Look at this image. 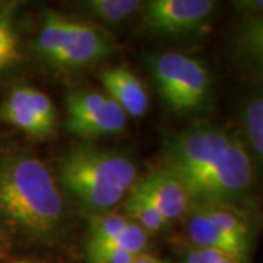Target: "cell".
Segmentation results:
<instances>
[{
	"mask_svg": "<svg viewBox=\"0 0 263 263\" xmlns=\"http://www.w3.org/2000/svg\"><path fill=\"white\" fill-rule=\"evenodd\" d=\"M164 167L184 184L192 208L253 211L259 180L237 130L215 123L189 126L170 139Z\"/></svg>",
	"mask_w": 263,
	"mask_h": 263,
	"instance_id": "6da1fadb",
	"label": "cell"
},
{
	"mask_svg": "<svg viewBox=\"0 0 263 263\" xmlns=\"http://www.w3.org/2000/svg\"><path fill=\"white\" fill-rule=\"evenodd\" d=\"M0 218L19 234L50 243L62 234L66 208L50 170L35 155H0Z\"/></svg>",
	"mask_w": 263,
	"mask_h": 263,
	"instance_id": "7a4b0ae2",
	"label": "cell"
},
{
	"mask_svg": "<svg viewBox=\"0 0 263 263\" xmlns=\"http://www.w3.org/2000/svg\"><path fill=\"white\" fill-rule=\"evenodd\" d=\"M57 177L79 203L103 212L120 203L136 184L138 168L120 152L79 143L59 158Z\"/></svg>",
	"mask_w": 263,
	"mask_h": 263,
	"instance_id": "3957f363",
	"label": "cell"
},
{
	"mask_svg": "<svg viewBox=\"0 0 263 263\" xmlns=\"http://www.w3.org/2000/svg\"><path fill=\"white\" fill-rule=\"evenodd\" d=\"M113 48L110 37L94 25L44 10L35 51L47 65L60 70L84 69L110 56Z\"/></svg>",
	"mask_w": 263,
	"mask_h": 263,
	"instance_id": "277c9868",
	"label": "cell"
},
{
	"mask_svg": "<svg viewBox=\"0 0 263 263\" xmlns=\"http://www.w3.org/2000/svg\"><path fill=\"white\" fill-rule=\"evenodd\" d=\"M161 98L179 116L203 113L212 103V78L200 60L183 53H162L149 60Z\"/></svg>",
	"mask_w": 263,
	"mask_h": 263,
	"instance_id": "5b68a950",
	"label": "cell"
},
{
	"mask_svg": "<svg viewBox=\"0 0 263 263\" xmlns=\"http://www.w3.org/2000/svg\"><path fill=\"white\" fill-rule=\"evenodd\" d=\"M143 25L168 37H195L203 34L214 18L212 0H149L142 3Z\"/></svg>",
	"mask_w": 263,
	"mask_h": 263,
	"instance_id": "8992f818",
	"label": "cell"
},
{
	"mask_svg": "<svg viewBox=\"0 0 263 263\" xmlns=\"http://www.w3.org/2000/svg\"><path fill=\"white\" fill-rule=\"evenodd\" d=\"M186 234L195 247L216 250L230 256L237 263H252L254 249L243 245L226 231L203 206L190 209L186 221Z\"/></svg>",
	"mask_w": 263,
	"mask_h": 263,
	"instance_id": "52a82bcc",
	"label": "cell"
},
{
	"mask_svg": "<svg viewBox=\"0 0 263 263\" xmlns=\"http://www.w3.org/2000/svg\"><path fill=\"white\" fill-rule=\"evenodd\" d=\"M151 202L161 212L170 224L183 216H187L192 209V202L184 184L168 168L155 170L138 180Z\"/></svg>",
	"mask_w": 263,
	"mask_h": 263,
	"instance_id": "ba28073f",
	"label": "cell"
},
{
	"mask_svg": "<svg viewBox=\"0 0 263 263\" xmlns=\"http://www.w3.org/2000/svg\"><path fill=\"white\" fill-rule=\"evenodd\" d=\"M105 95L117 104L126 116L139 119L149 107V97L136 73L126 66L107 67L100 73Z\"/></svg>",
	"mask_w": 263,
	"mask_h": 263,
	"instance_id": "9c48e42d",
	"label": "cell"
},
{
	"mask_svg": "<svg viewBox=\"0 0 263 263\" xmlns=\"http://www.w3.org/2000/svg\"><path fill=\"white\" fill-rule=\"evenodd\" d=\"M237 133L250 154L259 184H263V82L254 86L240 104Z\"/></svg>",
	"mask_w": 263,
	"mask_h": 263,
	"instance_id": "30bf717a",
	"label": "cell"
},
{
	"mask_svg": "<svg viewBox=\"0 0 263 263\" xmlns=\"http://www.w3.org/2000/svg\"><path fill=\"white\" fill-rule=\"evenodd\" d=\"M0 119L35 139H44L53 135L32 108L29 86H18L10 91L0 107Z\"/></svg>",
	"mask_w": 263,
	"mask_h": 263,
	"instance_id": "8fae6325",
	"label": "cell"
},
{
	"mask_svg": "<svg viewBox=\"0 0 263 263\" xmlns=\"http://www.w3.org/2000/svg\"><path fill=\"white\" fill-rule=\"evenodd\" d=\"M235 53L263 76V16L245 18L234 38Z\"/></svg>",
	"mask_w": 263,
	"mask_h": 263,
	"instance_id": "7c38bea8",
	"label": "cell"
},
{
	"mask_svg": "<svg viewBox=\"0 0 263 263\" xmlns=\"http://www.w3.org/2000/svg\"><path fill=\"white\" fill-rule=\"evenodd\" d=\"M126 122H127L126 113L110 97H107L103 107L91 119H88L79 127H76L72 132V135L84 139L108 136L122 132L126 127Z\"/></svg>",
	"mask_w": 263,
	"mask_h": 263,
	"instance_id": "4fadbf2b",
	"label": "cell"
},
{
	"mask_svg": "<svg viewBox=\"0 0 263 263\" xmlns=\"http://www.w3.org/2000/svg\"><path fill=\"white\" fill-rule=\"evenodd\" d=\"M124 211L126 216L132 222L142 227L148 234L149 233H160L168 227V221L161 215V212L151 202V199L146 196L143 189L136 184L129 190V196L124 202Z\"/></svg>",
	"mask_w": 263,
	"mask_h": 263,
	"instance_id": "5bb4252c",
	"label": "cell"
},
{
	"mask_svg": "<svg viewBox=\"0 0 263 263\" xmlns=\"http://www.w3.org/2000/svg\"><path fill=\"white\" fill-rule=\"evenodd\" d=\"M107 95L98 91H72L66 97V127L75 130L91 119L105 103Z\"/></svg>",
	"mask_w": 263,
	"mask_h": 263,
	"instance_id": "9a60e30c",
	"label": "cell"
},
{
	"mask_svg": "<svg viewBox=\"0 0 263 263\" xmlns=\"http://www.w3.org/2000/svg\"><path fill=\"white\" fill-rule=\"evenodd\" d=\"M88 15L107 24H119L132 18L142 8L139 0H88L82 3Z\"/></svg>",
	"mask_w": 263,
	"mask_h": 263,
	"instance_id": "2e32d148",
	"label": "cell"
},
{
	"mask_svg": "<svg viewBox=\"0 0 263 263\" xmlns=\"http://www.w3.org/2000/svg\"><path fill=\"white\" fill-rule=\"evenodd\" d=\"M19 35L10 8L0 10V72L16 66L21 60Z\"/></svg>",
	"mask_w": 263,
	"mask_h": 263,
	"instance_id": "e0dca14e",
	"label": "cell"
},
{
	"mask_svg": "<svg viewBox=\"0 0 263 263\" xmlns=\"http://www.w3.org/2000/svg\"><path fill=\"white\" fill-rule=\"evenodd\" d=\"M130 219L126 215L107 214L94 216L89 222L86 247H97L110 243L117 235L129 226Z\"/></svg>",
	"mask_w": 263,
	"mask_h": 263,
	"instance_id": "ac0fdd59",
	"label": "cell"
},
{
	"mask_svg": "<svg viewBox=\"0 0 263 263\" xmlns=\"http://www.w3.org/2000/svg\"><path fill=\"white\" fill-rule=\"evenodd\" d=\"M29 97H31L32 108H34V111L40 117V120L46 124V127H47L48 130L51 132V133H54L57 114L54 104L50 100V97L44 94L43 91L35 89V88H31V86H29Z\"/></svg>",
	"mask_w": 263,
	"mask_h": 263,
	"instance_id": "d6986e66",
	"label": "cell"
},
{
	"mask_svg": "<svg viewBox=\"0 0 263 263\" xmlns=\"http://www.w3.org/2000/svg\"><path fill=\"white\" fill-rule=\"evenodd\" d=\"M88 263H132L138 256L136 254L116 250V249H85Z\"/></svg>",
	"mask_w": 263,
	"mask_h": 263,
	"instance_id": "ffe728a7",
	"label": "cell"
},
{
	"mask_svg": "<svg viewBox=\"0 0 263 263\" xmlns=\"http://www.w3.org/2000/svg\"><path fill=\"white\" fill-rule=\"evenodd\" d=\"M211 263H237L234 259H231L230 256H227L224 253H219L216 250H212V259Z\"/></svg>",
	"mask_w": 263,
	"mask_h": 263,
	"instance_id": "44dd1931",
	"label": "cell"
},
{
	"mask_svg": "<svg viewBox=\"0 0 263 263\" xmlns=\"http://www.w3.org/2000/svg\"><path fill=\"white\" fill-rule=\"evenodd\" d=\"M132 263H162L161 260H158L157 257H154V256H149V254H145L142 253L139 254L135 260Z\"/></svg>",
	"mask_w": 263,
	"mask_h": 263,
	"instance_id": "7402d4cb",
	"label": "cell"
},
{
	"mask_svg": "<svg viewBox=\"0 0 263 263\" xmlns=\"http://www.w3.org/2000/svg\"><path fill=\"white\" fill-rule=\"evenodd\" d=\"M15 263H35V262H28V260H19V262H15Z\"/></svg>",
	"mask_w": 263,
	"mask_h": 263,
	"instance_id": "603a6c76",
	"label": "cell"
},
{
	"mask_svg": "<svg viewBox=\"0 0 263 263\" xmlns=\"http://www.w3.org/2000/svg\"><path fill=\"white\" fill-rule=\"evenodd\" d=\"M0 10H2V9H0Z\"/></svg>",
	"mask_w": 263,
	"mask_h": 263,
	"instance_id": "cb8c5ba5",
	"label": "cell"
}]
</instances>
